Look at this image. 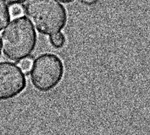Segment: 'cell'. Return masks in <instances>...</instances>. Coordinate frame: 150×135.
Listing matches in <instances>:
<instances>
[{
  "mask_svg": "<svg viewBox=\"0 0 150 135\" xmlns=\"http://www.w3.org/2000/svg\"><path fill=\"white\" fill-rule=\"evenodd\" d=\"M37 44V34L27 17H16L2 32L4 54L11 61L20 62L32 53Z\"/></svg>",
  "mask_w": 150,
  "mask_h": 135,
  "instance_id": "obj_1",
  "label": "cell"
},
{
  "mask_svg": "<svg viewBox=\"0 0 150 135\" xmlns=\"http://www.w3.org/2000/svg\"><path fill=\"white\" fill-rule=\"evenodd\" d=\"M5 3L8 5H14V4H21L25 3L27 0H3Z\"/></svg>",
  "mask_w": 150,
  "mask_h": 135,
  "instance_id": "obj_9",
  "label": "cell"
},
{
  "mask_svg": "<svg viewBox=\"0 0 150 135\" xmlns=\"http://www.w3.org/2000/svg\"><path fill=\"white\" fill-rule=\"evenodd\" d=\"M10 20V14L9 8L7 4L0 0V31L3 30Z\"/></svg>",
  "mask_w": 150,
  "mask_h": 135,
  "instance_id": "obj_5",
  "label": "cell"
},
{
  "mask_svg": "<svg viewBox=\"0 0 150 135\" xmlns=\"http://www.w3.org/2000/svg\"><path fill=\"white\" fill-rule=\"evenodd\" d=\"M24 13L42 35L59 33L67 23V12L56 0H27Z\"/></svg>",
  "mask_w": 150,
  "mask_h": 135,
  "instance_id": "obj_2",
  "label": "cell"
},
{
  "mask_svg": "<svg viewBox=\"0 0 150 135\" xmlns=\"http://www.w3.org/2000/svg\"><path fill=\"white\" fill-rule=\"evenodd\" d=\"M1 53H2V45H1V39H0V57H1Z\"/></svg>",
  "mask_w": 150,
  "mask_h": 135,
  "instance_id": "obj_12",
  "label": "cell"
},
{
  "mask_svg": "<svg viewBox=\"0 0 150 135\" xmlns=\"http://www.w3.org/2000/svg\"><path fill=\"white\" fill-rule=\"evenodd\" d=\"M32 62H33V60H32V58H28V57H26V58H25V59L21 61L20 68L21 69V70L25 73H28L30 72L31 69H32Z\"/></svg>",
  "mask_w": 150,
  "mask_h": 135,
  "instance_id": "obj_8",
  "label": "cell"
},
{
  "mask_svg": "<svg viewBox=\"0 0 150 135\" xmlns=\"http://www.w3.org/2000/svg\"><path fill=\"white\" fill-rule=\"evenodd\" d=\"M25 87V74L20 66L11 62L0 63V101L15 98Z\"/></svg>",
  "mask_w": 150,
  "mask_h": 135,
  "instance_id": "obj_4",
  "label": "cell"
},
{
  "mask_svg": "<svg viewBox=\"0 0 150 135\" xmlns=\"http://www.w3.org/2000/svg\"><path fill=\"white\" fill-rule=\"evenodd\" d=\"M62 60L55 54L44 53L33 60L30 70L31 82L41 92H48L60 83L64 76Z\"/></svg>",
  "mask_w": 150,
  "mask_h": 135,
  "instance_id": "obj_3",
  "label": "cell"
},
{
  "mask_svg": "<svg viewBox=\"0 0 150 135\" xmlns=\"http://www.w3.org/2000/svg\"><path fill=\"white\" fill-rule=\"evenodd\" d=\"M49 41L54 48L59 49L63 48L64 45L65 44V37L62 33H56L50 36Z\"/></svg>",
  "mask_w": 150,
  "mask_h": 135,
  "instance_id": "obj_6",
  "label": "cell"
},
{
  "mask_svg": "<svg viewBox=\"0 0 150 135\" xmlns=\"http://www.w3.org/2000/svg\"><path fill=\"white\" fill-rule=\"evenodd\" d=\"M81 1L86 3H94L96 0H81Z\"/></svg>",
  "mask_w": 150,
  "mask_h": 135,
  "instance_id": "obj_11",
  "label": "cell"
},
{
  "mask_svg": "<svg viewBox=\"0 0 150 135\" xmlns=\"http://www.w3.org/2000/svg\"><path fill=\"white\" fill-rule=\"evenodd\" d=\"M23 13L24 8L21 4H14V5H11V7L9 8L10 16H13L14 18L21 16L23 15Z\"/></svg>",
  "mask_w": 150,
  "mask_h": 135,
  "instance_id": "obj_7",
  "label": "cell"
},
{
  "mask_svg": "<svg viewBox=\"0 0 150 135\" xmlns=\"http://www.w3.org/2000/svg\"><path fill=\"white\" fill-rule=\"evenodd\" d=\"M56 1H59V2L64 3H70L74 2L75 0H56Z\"/></svg>",
  "mask_w": 150,
  "mask_h": 135,
  "instance_id": "obj_10",
  "label": "cell"
}]
</instances>
